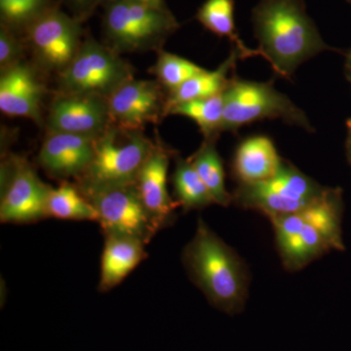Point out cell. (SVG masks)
I'll list each match as a JSON object with an SVG mask.
<instances>
[{"mask_svg": "<svg viewBox=\"0 0 351 351\" xmlns=\"http://www.w3.org/2000/svg\"><path fill=\"white\" fill-rule=\"evenodd\" d=\"M258 54L276 75L290 78L307 60L332 50L302 0H260L252 11Z\"/></svg>", "mask_w": 351, "mask_h": 351, "instance_id": "cell-1", "label": "cell"}, {"mask_svg": "<svg viewBox=\"0 0 351 351\" xmlns=\"http://www.w3.org/2000/svg\"><path fill=\"white\" fill-rule=\"evenodd\" d=\"M182 261L191 280L212 304L230 313L243 306L249 282L246 267L201 218Z\"/></svg>", "mask_w": 351, "mask_h": 351, "instance_id": "cell-2", "label": "cell"}, {"mask_svg": "<svg viewBox=\"0 0 351 351\" xmlns=\"http://www.w3.org/2000/svg\"><path fill=\"white\" fill-rule=\"evenodd\" d=\"M156 145L142 131L110 123L96 138L93 159L78 179L82 193L108 186L136 184Z\"/></svg>", "mask_w": 351, "mask_h": 351, "instance_id": "cell-3", "label": "cell"}, {"mask_svg": "<svg viewBox=\"0 0 351 351\" xmlns=\"http://www.w3.org/2000/svg\"><path fill=\"white\" fill-rule=\"evenodd\" d=\"M223 132H235L263 119H281L309 133L314 131L304 110L285 94L277 91L272 82L232 78L223 92Z\"/></svg>", "mask_w": 351, "mask_h": 351, "instance_id": "cell-4", "label": "cell"}, {"mask_svg": "<svg viewBox=\"0 0 351 351\" xmlns=\"http://www.w3.org/2000/svg\"><path fill=\"white\" fill-rule=\"evenodd\" d=\"M103 27L113 50L138 51L160 48L179 24L169 9L134 0H110L105 4Z\"/></svg>", "mask_w": 351, "mask_h": 351, "instance_id": "cell-5", "label": "cell"}, {"mask_svg": "<svg viewBox=\"0 0 351 351\" xmlns=\"http://www.w3.org/2000/svg\"><path fill=\"white\" fill-rule=\"evenodd\" d=\"M326 189L283 161L274 177L255 184H239L232 195V202L272 218L306 209L317 202Z\"/></svg>", "mask_w": 351, "mask_h": 351, "instance_id": "cell-6", "label": "cell"}, {"mask_svg": "<svg viewBox=\"0 0 351 351\" xmlns=\"http://www.w3.org/2000/svg\"><path fill=\"white\" fill-rule=\"evenodd\" d=\"M112 48L88 38L71 64L62 71L60 85L64 94L93 95L108 99L132 80V68Z\"/></svg>", "mask_w": 351, "mask_h": 351, "instance_id": "cell-7", "label": "cell"}, {"mask_svg": "<svg viewBox=\"0 0 351 351\" xmlns=\"http://www.w3.org/2000/svg\"><path fill=\"white\" fill-rule=\"evenodd\" d=\"M83 193L96 208L105 235L132 237L147 244L160 230L143 203L136 184Z\"/></svg>", "mask_w": 351, "mask_h": 351, "instance_id": "cell-8", "label": "cell"}, {"mask_svg": "<svg viewBox=\"0 0 351 351\" xmlns=\"http://www.w3.org/2000/svg\"><path fill=\"white\" fill-rule=\"evenodd\" d=\"M51 189L25 158L11 156L1 166L0 221L24 225L49 218Z\"/></svg>", "mask_w": 351, "mask_h": 351, "instance_id": "cell-9", "label": "cell"}, {"mask_svg": "<svg viewBox=\"0 0 351 351\" xmlns=\"http://www.w3.org/2000/svg\"><path fill=\"white\" fill-rule=\"evenodd\" d=\"M82 23L56 7L34 21L24 34L45 68L64 71L82 46Z\"/></svg>", "mask_w": 351, "mask_h": 351, "instance_id": "cell-10", "label": "cell"}, {"mask_svg": "<svg viewBox=\"0 0 351 351\" xmlns=\"http://www.w3.org/2000/svg\"><path fill=\"white\" fill-rule=\"evenodd\" d=\"M166 103L160 83L128 80L108 98L110 120L114 125L142 131L149 123L166 117Z\"/></svg>", "mask_w": 351, "mask_h": 351, "instance_id": "cell-11", "label": "cell"}, {"mask_svg": "<svg viewBox=\"0 0 351 351\" xmlns=\"http://www.w3.org/2000/svg\"><path fill=\"white\" fill-rule=\"evenodd\" d=\"M110 123L108 99L93 95H62L53 101L48 115L53 133L98 138Z\"/></svg>", "mask_w": 351, "mask_h": 351, "instance_id": "cell-12", "label": "cell"}, {"mask_svg": "<svg viewBox=\"0 0 351 351\" xmlns=\"http://www.w3.org/2000/svg\"><path fill=\"white\" fill-rule=\"evenodd\" d=\"M96 138L51 132L39 152L38 162L52 177L80 179L93 159Z\"/></svg>", "mask_w": 351, "mask_h": 351, "instance_id": "cell-13", "label": "cell"}, {"mask_svg": "<svg viewBox=\"0 0 351 351\" xmlns=\"http://www.w3.org/2000/svg\"><path fill=\"white\" fill-rule=\"evenodd\" d=\"M44 85L34 69L18 64L2 71L0 78V110L9 117H27L38 121Z\"/></svg>", "mask_w": 351, "mask_h": 351, "instance_id": "cell-14", "label": "cell"}, {"mask_svg": "<svg viewBox=\"0 0 351 351\" xmlns=\"http://www.w3.org/2000/svg\"><path fill=\"white\" fill-rule=\"evenodd\" d=\"M169 162V152L156 145L136 182L143 203L160 228L169 223L175 210L180 206L168 193Z\"/></svg>", "mask_w": 351, "mask_h": 351, "instance_id": "cell-15", "label": "cell"}, {"mask_svg": "<svg viewBox=\"0 0 351 351\" xmlns=\"http://www.w3.org/2000/svg\"><path fill=\"white\" fill-rule=\"evenodd\" d=\"M282 162L271 138L252 136L237 147L233 158V174L239 184H255L274 177Z\"/></svg>", "mask_w": 351, "mask_h": 351, "instance_id": "cell-16", "label": "cell"}, {"mask_svg": "<svg viewBox=\"0 0 351 351\" xmlns=\"http://www.w3.org/2000/svg\"><path fill=\"white\" fill-rule=\"evenodd\" d=\"M99 291L119 286L147 258L145 242L132 237L105 235Z\"/></svg>", "mask_w": 351, "mask_h": 351, "instance_id": "cell-17", "label": "cell"}, {"mask_svg": "<svg viewBox=\"0 0 351 351\" xmlns=\"http://www.w3.org/2000/svg\"><path fill=\"white\" fill-rule=\"evenodd\" d=\"M239 59V52L232 47L230 56L226 58L218 69L215 71L204 69L184 82L174 92L169 93L166 103V115H168L170 108L178 104L210 98L223 93L230 84V80L228 75L230 71L234 69L235 64Z\"/></svg>", "mask_w": 351, "mask_h": 351, "instance_id": "cell-18", "label": "cell"}, {"mask_svg": "<svg viewBox=\"0 0 351 351\" xmlns=\"http://www.w3.org/2000/svg\"><path fill=\"white\" fill-rule=\"evenodd\" d=\"M196 19L208 31L219 38H228L232 47L239 52L240 59L260 56L258 51L245 45L237 32L233 0H206L198 9Z\"/></svg>", "mask_w": 351, "mask_h": 351, "instance_id": "cell-19", "label": "cell"}, {"mask_svg": "<svg viewBox=\"0 0 351 351\" xmlns=\"http://www.w3.org/2000/svg\"><path fill=\"white\" fill-rule=\"evenodd\" d=\"M47 210L49 218L97 223L99 221L96 208L82 189L66 181L58 188L51 189Z\"/></svg>", "mask_w": 351, "mask_h": 351, "instance_id": "cell-20", "label": "cell"}, {"mask_svg": "<svg viewBox=\"0 0 351 351\" xmlns=\"http://www.w3.org/2000/svg\"><path fill=\"white\" fill-rule=\"evenodd\" d=\"M189 159L211 193L215 204L228 206L232 203V195L226 191L225 169L216 149V140H205Z\"/></svg>", "mask_w": 351, "mask_h": 351, "instance_id": "cell-21", "label": "cell"}, {"mask_svg": "<svg viewBox=\"0 0 351 351\" xmlns=\"http://www.w3.org/2000/svg\"><path fill=\"white\" fill-rule=\"evenodd\" d=\"M172 181L176 201L184 211L215 204L211 193L189 159H178Z\"/></svg>", "mask_w": 351, "mask_h": 351, "instance_id": "cell-22", "label": "cell"}, {"mask_svg": "<svg viewBox=\"0 0 351 351\" xmlns=\"http://www.w3.org/2000/svg\"><path fill=\"white\" fill-rule=\"evenodd\" d=\"M225 100L223 93L210 98L178 104L170 108L168 114L189 117L199 127L205 140H216L221 131Z\"/></svg>", "mask_w": 351, "mask_h": 351, "instance_id": "cell-23", "label": "cell"}, {"mask_svg": "<svg viewBox=\"0 0 351 351\" xmlns=\"http://www.w3.org/2000/svg\"><path fill=\"white\" fill-rule=\"evenodd\" d=\"M56 7V0H0L1 25L24 34L34 21Z\"/></svg>", "mask_w": 351, "mask_h": 351, "instance_id": "cell-24", "label": "cell"}, {"mask_svg": "<svg viewBox=\"0 0 351 351\" xmlns=\"http://www.w3.org/2000/svg\"><path fill=\"white\" fill-rule=\"evenodd\" d=\"M204 69L184 58L160 51L154 68V73L161 86L172 93Z\"/></svg>", "mask_w": 351, "mask_h": 351, "instance_id": "cell-25", "label": "cell"}, {"mask_svg": "<svg viewBox=\"0 0 351 351\" xmlns=\"http://www.w3.org/2000/svg\"><path fill=\"white\" fill-rule=\"evenodd\" d=\"M24 45L20 34L1 25L0 27V68L2 71L20 64Z\"/></svg>", "mask_w": 351, "mask_h": 351, "instance_id": "cell-26", "label": "cell"}, {"mask_svg": "<svg viewBox=\"0 0 351 351\" xmlns=\"http://www.w3.org/2000/svg\"><path fill=\"white\" fill-rule=\"evenodd\" d=\"M69 7L73 17L82 22L94 12L99 5H105L110 0H59Z\"/></svg>", "mask_w": 351, "mask_h": 351, "instance_id": "cell-27", "label": "cell"}, {"mask_svg": "<svg viewBox=\"0 0 351 351\" xmlns=\"http://www.w3.org/2000/svg\"><path fill=\"white\" fill-rule=\"evenodd\" d=\"M134 1L141 2V3L147 4V5L156 7V8L167 10L165 0H134Z\"/></svg>", "mask_w": 351, "mask_h": 351, "instance_id": "cell-28", "label": "cell"}, {"mask_svg": "<svg viewBox=\"0 0 351 351\" xmlns=\"http://www.w3.org/2000/svg\"><path fill=\"white\" fill-rule=\"evenodd\" d=\"M346 128H348V137H346V156H348V162L351 166V119L346 122Z\"/></svg>", "mask_w": 351, "mask_h": 351, "instance_id": "cell-29", "label": "cell"}, {"mask_svg": "<svg viewBox=\"0 0 351 351\" xmlns=\"http://www.w3.org/2000/svg\"><path fill=\"white\" fill-rule=\"evenodd\" d=\"M346 76L348 78L351 85V50L346 57V64H345Z\"/></svg>", "mask_w": 351, "mask_h": 351, "instance_id": "cell-30", "label": "cell"}, {"mask_svg": "<svg viewBox=\"0 0 351 351\" xmlns=\"http://www.w3.org/2000/svg\"><path fill=\"white\" fill-rule=\"evenodd\" d=\"M350 1H351V0H350Z\"/></svg>", "mask_w": 351, "mask_h": 351, "instance_id": "cell-31", "label": "cell"}]
</instances>
